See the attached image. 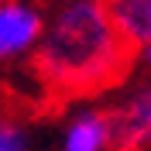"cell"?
Wrapping results in <instances>:
<instances>
[{"mask_svg":"<svg viewBox=\"0 0 151 151\" xmlns=\"http://www.w3.org/2000/svg\"><path fill=\"white\" fill-rule=\"evenodd\" d=\"M58 151H113L110 110L96 103H83L65 113L58 131Z\"/></svg>","mask_w":151,"mask_h":151,"instance_id":"obj_4","label":"cell"},{"mask_svg":"<svg viewBox=\"0 0 151 151\" xmlns=\"http://www.w3.org/2000/svg\"><path fill=\"white\" fill-rule=\"evenodd\" d=\"M31 65L52 96L83 100L124 83L134 48L113 24L106 0H48L45 35Z\"/></svg>","mask_w":151,"mask_h":151,"instance_id":"obj_1","label":"cell"},{"mask_svg":"<svg viewBox=\"0 0 151 151\" xmlns=\"http://www.w3.org/2000/svg\"><path fill=\"white\" fill-rule=\"evenodd\" d=\"M45 0H0V65H14L35 55L45 35Z\"/></svg>","mask_w":151,"mask_h":151,"instance_id":"obj_2","label":"cell"},{"mask_svg":"<svg viewBox=\"0 0 151 151\" xmlns=\"http://www.w3.org/2000/svg\"><path fill=\"white\" fill-rule=\"evenodd\" d=\"M106 7L134 52L151 45V0H106Z\"/></svg>","mask_w":151,"mask_h":151,"instance_id":"obj_5","label":"cell"},{"mask_svg":"<svg viewBox=\"0 0 151 151\" xmlns=\"http://www.w3.org/2000/svg\"><path fill=\"white\" fill-rule=\"evenodd\" d=\"M110 110L113 151H148L151 148V83H137L117 96Z\"/></svg>","mask_w":151,"mask_h":151,"instance_id":"obj_3","label":"cell"},{"mask_svg":"<svg viewBox=\"0 0 151 151\" xmlns=\"http://www.w3.org/2000/svg\"><path fill=\"white\" fill-rule=\"evenodd\" d=\"M0 151H31V134L24 131V124L4 113H0Z\"/></svg>","mask_w":151,"mask_h":151,"instance_id":"obj_6","label":"cell"},{"mask_svg":"<svg viewBox=\"0 0 151 151\" xmlns=\"http://www.w3.org/2000/svg\"><path fill=\"white\" fill-rule=\"evenodd\" d=\"M134 62H141V65L151 72V45H148V48H141V52H134Z\"/></svg>","mask_w":151,"mask_h":151,"instance_id":"obj_7","label":"cell"}]
</instances>
